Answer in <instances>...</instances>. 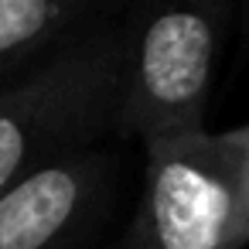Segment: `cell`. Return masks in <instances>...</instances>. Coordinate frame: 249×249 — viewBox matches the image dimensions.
<instances>
[{"instance_id": "obj_8", "label": "cell", "mask_w": 249, "mask_h": 249, "mask_svg": "<svg viewBox=\"0 0 249 249\" xmlns=\"http://www.w3.org/2000/svg\"><path fill=\"white\" fill-rule=\"evenodd\" d=\"M89 249H103V246H89Z\"/></svg>"}, {"instance_id": "obj_3", "label": "cell", "mask_w": 249, "mask_h": 249, "mask_svg": "<svg viewBox=\"0 0 249 249\" xmlns=\"http://www.w3.org/2000/svg\"><path fill=\"white\" fill-rule=\"evenodd\" d=\"M123 249H246V154L235 130H195L143 143V188Z\"/></svg>"}, {"instance_id": "obj_6", "label": "cell", "mask_w": 249, "mask_h": 249, "mask_svg": "<svg viewBox=\"0 0 249 249\" xmlns=\"http://www.w3.org/2000/svg\"><path fill=\"white\" fill-rule=\"evenodd\" d=\"M239 31H242V41L249 45V0H239Z\"/></svg>"}, {"instance_id": "obj_5", "label": "cell", "mask_w": 249, "mask_h": 249, "mask_svg": "<svg viewBox=\"0 0 249 249\" xmlns=\"http://www.w3.org/2000/svg\"><path fill=\"white\" fill-rule=\"evenodd\" d=\"M120 11L123 0H0V89Z\"/></svg>"}, {"instance_id": "obj_9", "label": "cell", "mask_w": 249, "mask_h": 249, "mask_svg": "<svg viewBox=\"0 0 249 249\" xmlns=\"http://www.w3.org/2000/svg\"><path fill=\"white\" fill-rule=\"evenodd\" d=\"M113 249H123V246H113Z\"/></svg>"}, {"instance_id": "obj_4", "label": "cell", "mask_w": 249, "mask_h": 249, "mask_svg": "<svg viewBox=\"0 0 249 249\" xmlns=\"http://www.w3.org/2000/svg\"><path fill=\"white\" fill-rule=\"evenodd\" d=\"M116 198V154L103 147L62 157L0 198V249H89Z\"/></svg>"}, {"instance_id": "obj_2", "label": "cell", "mask_w": 249, "mask_h": 249, "mask_svg": "<svg viewBox=\"0 0 249 249\" xmlns=\"http://www.w3.org/2000/svg\"><path fill=\"white\" fill-rule=\"evenodd\" d=\"M123 137L140 143L205 130L218 62L239 0H123Z\"/></svg>"}, {"instance_id": "obj_1", "label": "cell", "mask_w": 249, "mask_h": 249, "mask_svg": "<svg viewBox=\"0 0 249 249\" xmlns=\"http://www.w3.org/2000/svg\"><path fill=\"white\" fill-rule=\"evenodd\" d=\"M126 35L113 18L0 89V198L35 171L123 137Z\"/></svg>"}, {"instance_id": "obj_7", "label": "cell", "mask_w": 249, "mask_h": 249, "mask_svg": "<svg viewBox=\"0 0 249 249\" xmlns=\"http://www.w3.org/2000/svg\"><path fill=\"white\" fill-rule=\"evenodd\" d=\"M239 133H242V154H246V198H249V123H242Z\"/></svg>"}]
</instances>
